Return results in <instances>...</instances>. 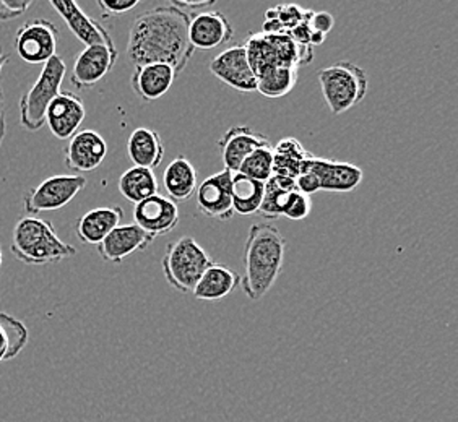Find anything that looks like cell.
<instances>
[{"label": "cell", "mask_w": 458, "mask_h": 422, "mask_svg": "<svg viewBox=\"0 0 458 422\" xmlns=\"http://www.w3.org/2000/svg\"><path fill=\"white\" fill-rule=\"evenodd\" d=\"M191 13L174 5L147 10L135 18L129 31L127 61L135 67L166 63L177 75L194 55L189 41Z\"/></svg>", "instance_id": "1"}, {"label": "cell", "mask_w": 458, "mask_h": 422, "mask_svg": "<svg viewBox=\"0 0 458 422\" xmlns=\"http://www.w3.org/2000/svg\"><path fill=\"white\" fill-rule=\"evenodd\" d=\"M286 242L274 223H256L249 229L242 264L241 288L249 300H259L274 288L282 272Z\"/></svg>", "instance_id": "2"}, {"label": "cell", "mask_w": 458, "mask_h": 422, "mask_svg": "<svg viewBox=\"0 0 458 422\" xmlns=\"http://www.w3.org/2000/svg\"><path fill=\"white\" fill-rule=\"evenodd\" d=\"M10 250L25 265L59 264L77 256V249L64 242L51 223L35 216H23L12 231Z\"/></svg>", "instance_id": "3"}, {"label": "cell", "mask_w": 458, "mask_h": 422, "mask_svg": "<svg viewBox=\"0 0 458 422\" xmlns=\"http://www.w3.org/2000/svg\"><path fill=\"white\" fill-rule=\"evenodd\" d=\"M318 85L330 113L340 115L360 105L368 95L369 79L352 62H335L318 72Z\"/></svg>", "instance_id": "4"}, {"label": "cell", "mask_w": 458, "mask_h": 422, "mask_svg": "<svg viewBox=\"0 0 458 422\" xmlns=\"http://www.w3.org/2000/svg\"><path fill=\"white\" fill-rule=\"evenodd\" d=\"M212 264V257L191 236L169 242L161 262L169 286L182 294H192L203 272Z\"/></svg>", "instance_id": "5"}, {"label": "cell", "mask_w": 458, "mask_h": 422, "mask_svg": "<svg viewBox=\"0 0 458 422\" xmlns=\"http://www.w3.org/2000/svg\"><path fill=\"white\" fill-rule=\"evenodd\" d=\"M67 65L57 54L46 62L39 79L20 99V121L30 132H38L45 127L47 107L61 93Z\"/></svg>", "instance_id": "6"}, {"label": "cell", "mask_w": 458, "mask_h": 422, "mask_svg": "<svg viewBox=\"0 0 458 422\" xmlns=\"http://www.w3.org/2000/svg\"><path fill=\"white\" fill-rule=\"evenodd\" d=\"M87 187V179L83 176H53L45 179L41 184L30 189L23 197L25 211L30 216H35L43 211H54L64 208Z\"/></svg>", "instance_id": "7"}, {"label": "cell", "mask_w": 458, "mask_h": 422, "mask_svg": "<svg viewBox=\"0 0 458 422\" xmlns=\"http://www.w3.org/2000/svg\"><path fill=\"white\" fill-rule=\"evenodd\" d=\"M59 30L45 18L30 20L15 36V49L21 61L38 65L55 55Z\"/></svg>", "instance_id": "8"}, {"label": "cell", "mask_w": 458, "mask_h": 422, "mask_svg": "<svg viewBox=\"0 0 458 422\" xmlns=\"http://www.w3.org/2000/svg\"><path fill=\"white\" fill-rule=\"evenodd\" d=\"M233 173L221 169L220 173L207 177L197 187V207L207 218L229 221L234 216L233 194H231Z\"/></svg>", "instance_id": "9"}, {"label": "cell", "mask_w": 458, "mask_h": 422, "mask_svg": "<svg viewBox=\"0 0 458 422\" xmlns=\"http://www.w3.org/2000/svg\"><path fill=\"white\" fill-rule=\"evenodd\" d=\"M302 171H310L318 176L320 190L335 194L352 192L360 187L364 176L361 167L354 166L352 163L318 158L314 155L304 163L301 173Z\"/></svg>", "instance_id": "10"}, {"label": "cell", "mask_w": 458, "mask_h": 422, "mask_svg": "<svg viewBox=\"0 0 458 422\" xmlns=\"http://www.w3.org/2000/svg\"><path fill=\"white\" fill-rule=\"evenodd\" d=\"M210 72L221 83L239 93L257 91V77L247 61L244 46H233L210 62Z\"/></svg>", "instance_id": "11"}, {"label": "cell", "mask_w": 458, "mask_h": 422, "mask_svg": "<svg viewBox=\"0 0 458 422\" xmlns=\"http://www.w3.org/2000/svg\"><path fill=\"white\" fill-rule=\"evenodd\" d=\"M133 220L141 231L153 239L166 236L179 224V208L168 197L153 195L135 205Z\"/></svg>", "instance_id": "12"}, {"label": "cell", "mask_w": 458, "mask_h": 422, "mask_svg": "<svg viewBox=\"0 0 458 422\" xmlns=\"http://www.w3.org/2000/svg\"><path fill=\"white\" fill-rule=\"evenodd\" d=\"M117 61V49L107 46H89L77 55L71 81L77 89H91L113 71Z\"/></svg>", "instance_id": "13"}, {"label": "cell", "mask_w": 458, "mask_h": 422, "mask_svg": "<svg viewBox=\"0 0 458 422\" xmlns=\"http://www.w3.org/2000/svg\"><path fill=\"white\" fill-rule=\"evenodd\" d=\"M87 117L83 99L72 91H61L47 107L46 123L59 140H71Z\"/></svg>", "instance_id": "14"}, {"label": "cell", "mask_w": 458, "mask_h": 422, "mask_svg": "<svg viewBox=\"0 0 458 422\" xmlns=\"http://www.w3.org/2000/svg\"><path fill=\"white\" fill-rule=\"evenodd\" d=\"M107 143L95 131H81L72 137L65 150V165L75 173H91L106 158Z\"/></svg>", "instance_id": "15"}, {"label": "cell", "mask_w": 458, "mask_h": 422, "mask_svg": "<svg viewBox=\"0 0 458 422\" xmlns=\"http://www.w3.org/2000/svg\"><path fill=\"white\" fill-rule=\"evenodd\" d=\"M234 35L228 18L216 10H205L199 15H191L189 41L194 49L212 51L226 45Z\"/></svg>", "instance_id": "16"}, {"label": "cell", "mask_w": 458, "mask_h": 422, "mask_svg": "<svg viewBox=\"0 0 458 422\" xmlns=\"http://www.w3.org/2000/svg\"><path fill=\"white\" fill-rule=\"evenodd\" d=\"M267 145H270V140L262 133L252 131L250 127L246 125L231 127L223 133V137L218 141L225 169H228L233 174H238L242 161L256 148L267 147Z\"/></svg>", "instance_id": "17"}, {"label": "cell", "mask_w": 458, "mask_h": 422, "mask_svg": "<svg viewBox=\"0 0 458 422\" xmlns=\"http://www.w3.org/2000/svg\"><path fill=\"white\" fill-rule=\"evenodd\" d=\"M55 12L61 15L62 20L71 28L72 33L77 36V39L83 45L89 46H107V47H115L114 41L111 35L107 33L106 28L97 20L89 18L83 10L80 9L75 2H51Z\"/></svg>", "instance_id": "18"}, {"label": "cell", "mask_w": 458, "mask_h": 422, "mask_svg": "<svg viewBox=\"0 0 458 422\" xmlns=\"http://www.w3.org/2000/svg\"><path fill=\"white\" fill-rule=\"evenodd\" d=\"M155 239L141 231L135 223L121 224L99 244L98 252L103 260L113 264H123V260L135 252L145 250Z\"/></svg>", "instance_id": "19"}, {"label": "cell", "mask_w": 458, "mask_h": 422, "mask_svg": "<svg viewBox=\"0 0 458 422\" xmlns=\"http://www.w3.org/2000/svg\"><path fill=\"white\" fill-rule=\"evenodd\" d=\"M177 73L166 63H147L135 67L131 79L133 93L145 103L157 101L168 93Z\"/></svg>", "instance_id": "20"}, {"label": "cell", "mask_w": 458, "mask_h": 422, "mask_svg": "<svg viewBox=\"0 0 458 422\" xmlns=\"http://www.w3.org/2000/svg\"><path fill=\"white\" fill-rule=\"evenodd\" d=\"M123 210L121 207H101L85 213L77 223V236L87 246H99L111 231L121 226Z\"/></svg>", "instance_id": "21"}, {"label": "cell", "mask_w": 458, "mask_h": 422, "mask_svg": "<svg viewBox=\"0 0 458 422\" xmlns=\"http://www.w3.org/2000/svg\"><path fill=\"white\" fill-rule=\"evenodd\" d=\"M127 155L133 166L153 171L165 158V143L157 131L140 127L135 129L127 140Z\"/></svg>", "instance_id": "22"}, {"label": "cell", "mask_w": 458, "mask_h": 422, "mask_svg": "<svg viewBox=\"0 0 458 422\" xmlns=\"http://www.w3.org/2000/svg\"><path fill=\"white\" fill-rule=\"evenodd\" d=\"M239 283H241V278L231 268L213 262L203 272L192 294H194L195 300L215 302V300H225L226 296H229L233 291L238 288Z\"/></svg>", "instance_id": "23"}, {"label": "cell", "mask_w": 458, "mask_h": 422, "mask_svg": "<svg viewBox=\"0 0 458 422\" xmlns=\"http://www.w3.org/2000/svg\"><path fill=\"white\" fill-rule=\"evenodd\" d=\"M163 184L173 202H185L192 198L199 187V176L194 165L184 158L177 156L169 163L163 174Z\"/></svg>", "instance_id": "24"}, {"label": "cell", "mask_w": 458, "mask_h": 422, "mask_svg": "<svg viewBox=\"0 0 458 422\" xmlns=\"http://www.w3.org/2000/svg\"><path fill=\"white\" fill-rule=\"evenodd\" d=\"M312 156L302 143L293 137L283 139L274 147V174L275 176L296 179L300 176L304 163Z\"/></svg>", "instance_id": "25"}, {"label": "cell", "mask_w": 458, "mask_h": 422, "mask_svg": "<svg viewBox=\"0 0 458 422\" xmlns=\"http://www.w3.org/2000/svg\"><path fill=\"white\" fill-rule=\"evenodd\" d=\"M159 185L150 169L132 166L119 179V192L125 200L137 205L158 194Z\"/></svg>", "instance_id": "26"}, {"label": "cell", "mask_w": 458, "mask_h": 422, "mask_svg": "<svg viewBox=\"0 0 458 422\" xmlns=\"http://www.w3.org/2000/svg\"><path fill=\"white\" fill-rule=\"evenodd\" d=\"M233 208L242 216L256 215L264 202L265 184L242 174H233L231 182Z\"/></svg>", "instance_id": "27"}, {"label": "cell", "mask_w": 458, "mask_h": 422, "mask_svg": "<svg viewBox=\"0 0 458 422\" xmlns=\"http://www.w3.org/2000/svg\"><path fill=\"white\" fill-rule=\"evenodd\" d=\"M28 328L17 316L0 312V364L12 361L27 348Z\"/></svg>", "instance_id": "28"}, {"label": "cell", "mask_w": 458, "mask_h": 422, "mask_svg": "<svg viewBox=\"0 0 458 422\" xmlns=\"http://www.w3.org/2000/svg\"><path fill=\"white\" fill-rule=\"evenodd\" d=\"M298 67H274L257 77V91L265 97H286L298 83Z\"/></svg>", "instance_id": "29"}, {"label": "cell", "mask_w": 458, "mask_h": 422, "mask_svg": "<svg viewBox=\"0 0 458 422\" xmlns=\"http://www.w3.org/2000/svg\"><path fill=\"white\" fill-rule=\"evenodd\" d=\"M298 190L293 179L282 176H272L265 182L264 202L259 213L265 220L282 218L283 207L290 195Z\"/></svg>", "instance_id": "30"}, {"label": "cell", "mask_w": 458, "mask_h": 422, "mask_svg": "<svg viewBox=\"0 0 458 422\" xmlns=\"http://www.w3.org/2000/svg\"><path fill=\"white\" fill-rule=\"evenodd\" d=\"M239 174L259 182H267L274 176V147L267 145L252 151L239 167Z\"/></svg>", "instance_id": "31"}, {"label": "cell", "mask_w": 458, "mask_h": 422, "mask_svg": "<svg viewBox=\"0 0 458 422\" xmlns=\"http://www.w3.org/2000/svg\"><path fill=\"white\" fill-rule=\"evenodd\" d=\"M310 210H312L310 197L294 190L283 207L282 216L291 221H302L308 218Z\"/></svg>", "instance_id": "32"}, {"label": "cell", "mask_w": 458, "mask_h": 422, "mask_svg": "<svg viewBox=\"0 0 458 422\" xmlns=\"http://www.w3.org/2000/svg\"><path fill=\"white\" fill-rule=\"evenodd\" d=\"M275 9L278 13V21L282 23L286 33H290L293 28L298 27L304 20H308L312 13L310 10L301 9L298 5H280Z\"/></svg>", "instance_id": "33"}, {"label": "cell", "mask_w": 458, "mask_h": 422, "mask_svg": "<svg viewBox=\"0 0 458 422\" xmlns=\"http://www.w3.org/2000/svg\"><path fill=\"white\" fill-rule=\"evenodd\" d=\"M139 5V0H98L105 17H121Z\"/></svg>", "instance_id": "34"}, {"label": "cell", "mask_w": 458, "mask_h": 422, "mask_svg": "<svg viewBox=\"0 0 458 422\" xmlns=\"http://www.w3.org/2000/svg\"><path fill=\"white\" fill-rule=\"evenodd\" d=\"M31 5V0H0V21L21 17Z\"/></svg>", "instance_id": "35"}, {"label": "cell", "mask_w": 458, "mask_h": 422, "mask_svg": "<svg viewBox=\"0 0 458 422\" xmlns=\"http://www.w3.org/2000/svg\"><path fill=\"white\" fill-rule=\"evenodd\" d=\"M334 27H335V18L328 12H318V13L312 12V15L309 18L310 31H318V33L327 36V33H330Z\"/></svg>", "instance_id": "36"}, {"label": "cell", "mask_w": 458, "mask_h": 422, "mask_svg": "<svg viewBox=\"0 0 458 422\" xmlns=\"http://www.w3.org/2000/svg\"><path fill=\"white\" fill-rule=\"evenodd\" d=\"M294 184H296L298 192L308 195V197L320 190V182H318V176L314 173H310V171H302L300 176L294 179Z\"/></svg>", "instance_id": "37"}, {"label": "cell", "mask_w": 458, "mask_h": 422, "mask_svg": "<svg viewBox=\"0 0 458 422\" xmlns=\"http://www.w3.org/2000/svg\"><path fill=\"white\" fill-rule=\"evenodd\" d=\"M9 62V55L0 49V145L5 139L7 132V113H5V97H4V89H2V69Z\"/></svg>", "instance_id": "38"}, {"label": "cell", "mask_w": 458, "mask_h": 422, "mask_svg": "<svg viewBox=\"0 0 458 422\" xmlns=\"http://www.w3.org/2000/svg\"><path fill=\"white\" fill-rule=\"evenodd\" d=\"M212 2H174L173 5L177 7V9L184 10V9H205V7H210L212 5Z\"/></svg>", "instance_id": "39"}, {"label": "cell", "mask_w": 458, "mask_h": 422, "mask_svg": "<svg viewBox=\"0 0 458 422\" xmlns=\"http://www.w3.org/2000/svg\"><path fill=\"white\" fill-rule=\"evenodd\" d=\"M324 41H326V35L318 33V31H312V35H310V46H312V47L324 45Z\"/></svg>", "instance_id": "40"}, {"label": "cell", "mask_w": 458, "mask_h": 422, "mask_svg": "<svg viewBox=\"0 0 458 422\" xmlns=\"http://www.w3.org/2000/svg\"><path fill=\"white\" fill-rule=\"evenodd\" d=\"M0 266H2V249H0Z\"/></svg>", "instance_id": "41"}]
</instances>
